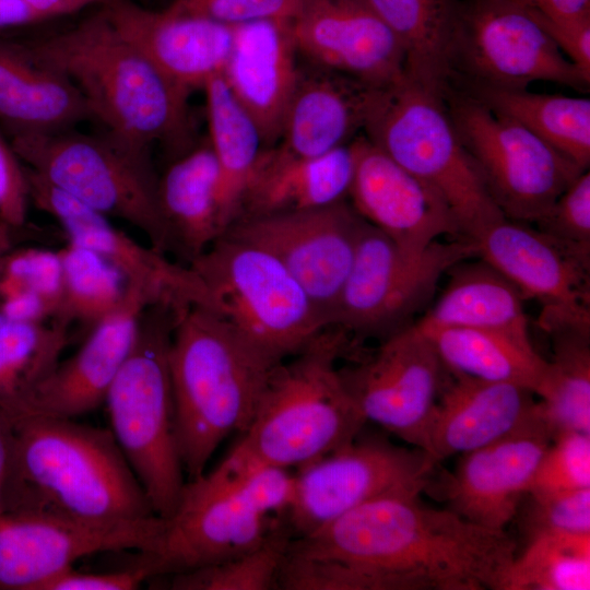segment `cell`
<instances>
[{
  "label": "cell",
  "instance_id": "6da1fadb",
  "mask_svg": "<svg viewBox=\"0 0 590 590\" xmlns=\"http://www.w3.org/2000/svg\"><path fill=\"white\" fill-rule=\"evenodd\" d=\"M421 493L368 502L292 538L278 578L284 590H505L516 543Z\"/></svg>",
  "mask_w": 590,
  "mask_h": 590
},
{
  "label": "cell",
  "instance_id": "7a4b0ae2",
  "mask_svg": "<svg viewBox=\"0 0 590 590\" xmlns=\"http://www.w3.org/2000/svg\"><path fill=\"white\" fill-rule=\"evenodd\" d=\"M13 424L14 455L0 512L96 523L155 515L110 429L45 415L22 416Z\"/></svg>",
  "mask_w": 590,
  "mask_h": 590
},
{
  "label": "cell",
  "instance_id": "3957f363",
  "mask_svg": "<svg viewBox=\"0 0 590 590\" xmlns=\"http://www.w3.org/2000/svg\"><path fill=\"white\" fill-rule=\"evenodd\" d=\"M24 44L75 85L106 132L148 152L155 143L176 156L189 149L190 92L123 38L101 9L72 27Z\"/></svg>",
  "mask_w": 590,
  "mask_h": 590
},
{
  "label": "cell",
  "instance_id": "277c9868",
  "mask_svg": "<svg viewBox=\"0 0 590 590\" xmlns=\"http://www.w3.org/2000/svg\"><path fill=\"white\" fill-rule=\"evenodd\" d=\"M280 362L211 309L192 306L177 317L168 365L176 444L189 480L204 473L226 437L248 428Z\"/></svg>",
  "mask_w": 590,
  "mask_h": 590
},
{
  "label": "cell",
  "instance_id": "5b68a950",
  "mask_svg": "<svg viewBox=\"0 0 590 590\" xmlns=\"http://www.w3.org/2000/svg\"><path fill=\"white\" fill-rule=\"evenodd\" d=\"M353 344L328 327L272 370L256 414L224 459L239 468L300 469L344 447L367 423L346 391L339 361Z\"/></svg>",
  "mask_w": 590,
  "mask_h": 590
},
{
  "label": "cell",
  "instance_id": "8992f818",
  "mask_svg": "<svg viewBox=\"0 0 590 590\" xmlns=\"http://www.w3.org/2000/svg\"><path fill=\"white\" fill-rule=\"evenodd\" d=\"M294 474L278 468H239L223 460L186 482L175 511L163 518L156 546L139 553L149 579L206 567L245 554L284 522Z\"/></svg>",
  "mask_w": 590,
  "mask_h": 590
},
{
  "label": "cell",
  "instance_id": "52a82bcc",
  "mask_svg": "<svg viewBox=\"0 0 590 590\" xmlns=\"http://www.w3.org/2000/svg\"><path fill=\"white\" fill-rule=\"evenodd\" d=\"M363 130L373 144L444 200L463 239L473 241L505 219L462 145L442 95L405 76L375 87Z\"/></svg>",
  "mask_w": 590,
  "mask_h": 590
},
{
  "label": "cell",
  "instance_id": "ba28073f",
  "mask_svg": "<svg viewBox=\"0 0 590 590\" xmlns=\"http://www.w3.org/2000/svg\"><path fill=\"white\" fill-rule=\"evenodd\" d=\"M178 316L174 308L160 304L143 311L134 346L104 401L110 430L154 514L162 518L175 511L186 484L168 365Z\"/></svg>",
  "mask_w": 590,
  "mask_h": 590
},
{
  "label": "cell",
  "instance_id": "9c48e42d",
  "mask_svg": "<svg viewBox=\"0 0 590 590\" xmlns=\"http://www.w3.org/2000/svg\"><path fill=\"white\" fill-rule=\"evenodd\" d=\"M9 137L30 170L97 212L137 227L156 250L176 252L150 152L106 131L87 134L72 128Z\"/></svg>",
  "mask_w": 590,
  "mask_h": 590
},
{
  "label": "cell",
  "instance_id": "30bf717a",
  "mask_svg": "<svg viewBox=\"0 0 590 590\" xmlns=\"http://www.w3.org/2000/svg\"><path fill=\"white\" fill-rule=\"evenodd\" d=\"M189 266L209 292L211 310L276 361L329 327L292 273L260 246L222 235Z\"/></svg>",
  "mask_w": 590,
  "mask_h": 590
},
{
  "label": "cell",
  "instance_id": "8fae6325",
  "mask_svg": "<svg viewBox=\"0 0 590 590\" xmlns=\"http://www.w3.org/2000/svg\"><path fill=\"white\" fill-rule=\"evenodd\" d=\"M473 257L474 244L461 238L437 240L420 253H406L365 222L331 327L343 330L354 346L366 338L384 340L411 324L440 278Z\"/></svg>",
  "mask_w": 590,
  "mask_h": 590
},
{
  "label": "cell",
  "instance_id": "7c38bea8",
  "mask_svg": "<svg viewBox=\"0 0 590 590\" xmlns=\"http://www.w3.org/2000/svg\"><path fill=\"white\" fill-rule=\"evenodd\" d=\"M447 109L488 193L508 220L535 223L585 170L517 121L450 88Z\"/></svg>",
  "mask_w": 590,
  "mask_h": 590
},
{
  "label": "cell",
  "instance_id": "4fadbf2b",
  "mask_svg": "<svg viewBox=\"0 0 590 590\" xmlns=\"http://www.w3.org/2000/svg\"><path fill=\"white\" fill-rule=\"evenodd\" d=\"M450 88L522 90L535 81L589 91L587 78L514 0H461Z\"/></svg>",
  "mask_w": 590,
  "mask_h": 590
},
{
  "label": "cell",
  "instance_id": "5bb4252c",
  "mask_svg": "<svg viewBox=\"0 0 590 590\" xmlns=\"http://www.w3.org/2000/svg\"><path fill=\"white\" fill-rule=\"evenodd\" d=\"M435 467L420 448L362 430L344 447L297 469L285 522L293 538L304 536L368 502L422 493Z\"/></svg>",
  "mask_w": 590,
  "mask_h": 590
},
{
  "label": "cell",
  "instance_id": "9a60e30c",
  "mask_svg": "<svg viewBox=\"0 0 590 590\" xmlns=\"http://www.w3.org/2000/svg\"><path fill=\"white\" fill-rule=\"evenodd\" d=\"M349 356L339 373L366 422L423 450L446 374L428 337L411 323L374 351Z\"/></svg>",
  "mask_w": 590,
  "mask_h": 590
},
{
  "label": "cell",
  "instance_id": "2e32d148",
  "mask_svg": "<svg viewBox=\"0 0 590 590\" xmlns=\"http://www.w3.org/2000/svg\"><path fill=\"white\" fill-rule=\"evenodd\" d=\"M365 222L346 200L316 210L240 217L223 235L275 256L331 327Z\"/></svg>",
  "mask_w": 590,
  "mask_h": 590
},
{
  "label": "cell",
  "instance_id": "e0dca14e",
  "mask_svg": "<svg viewBox=\"0 0 590 590\" xmlns=\"http://www.w3.org/2000/svg\"><path fill=\"white\" fill-rule=\"evenodd\" d=\"M156 515L96 523L33 512H0V590H40L87 555L134 550L150 553L161 534Z\"/></svg>",
  "mask_w": 590,
  "mask_h": 590
},
{
  "label": "cell",
  "instance_id": "ac0fdd59",
  "mask_svg": "<svg viewBox=\"0 0 590 590\" xmlns=\"http://www.w3.org/2000/svg\"><path fill=\"white\" fill-rule=\"evenodd\" d=\"M472 243L477 258L510 281L524 299L540 303L539 323L544 331L590 332V260L528 223L506 217Z\"/></svg>",
  "mask_w": 590,
  "mask_h": 590
},
{
  "label": "cell",
  "instance_id": "d6986e66",
  "mask_svg": "<svg viewBox=\"0 0 590 590\" xmlns=\"http://www.w3.org/2000/svg\"><path fill=\"white\" fill-rule=\"evenodd\" d=\"M26 169L30 201L59 223L69 241L97 252L115 266L129 286L149 298L151 306L166 305L178 312L192 306L211 308L209 292L189 264L174 262L151 245L138 243L113 225L108 216Z\"/></svg>",
  "mask_w": 590,
  "mask_h": 590
},
{
  "label": "cell",
  "instance_id": "ffe728a7",
  "mask_svg": "<svg viewBox=\"0 0 590 590\" xmlns=\"http://www.w3.org/2000/svg\"><path fill=\"white\" fill-rule=\"evenodd\" d=\"M553 439L536 406L517 429L461 455L455 470L439 480L440 499L446 508L473 523L505 530L515 519Z\"/></svg>",
  "mask_w": 590,
  "mask_h": 590
},
{
  "label": "cell",
  "instance_id": "44dd1931",
  "mask_svg": "<svg viewBox=\"0 0 590 590\" xmlns=\"http://www.w3.org/2000/svg\"><path fill=\"white\" fill-rule=\"evenodd\" d=\"M293 33L298 54L315 67L370 87L405 76L401 43L365 0H306Z\"/></svg>",
  "mask_w": 590,
  "mask_h": 590
},
{
  "label": "cell",
  "instance_id": "7402d4cb",
  "mask_svg": "<svg viewBox=\"0 0 590 590\" xmlns=\"http://www.w3.org/2000/svg\"><path fill=\"white\" fill-rule=\"evenodd\" d=\"M353 209L406 253H420L442 236L462 238L444 200L365 135L352 140ZM463 239V238H462Z\"/></svg>",
  "mask_w": 590,
  "mask_h": 590
},
{
  "label": "cell",
  "instance_id": "603a6c76",
  "mask_svg": "<svg viewBox=\"0 0 590 590\" xmlns=\"http://www.w3.org/2000/svg\"><path fill=\"white\" fill-rule=\"evenodd\" d=\"M101 10L116 31L188 92L222 73L234 40V25L193 14L173 3L162 11L132 0H108Z\"/></svg>",
  "mask_w": 590,
  "mask_h": 590
},
{
  "label": "cell",
  "instance_id": "cb8c5ba5",
  "mask_svg": "<svg viewBox=\"0 0 590 590\" xmlns=\"http://www.w3.org/2000/svg\"><path fill=\"white\" fill-rule=\"evenodd\" d=\"M149 306L148 297L128 285L122 304L91 328L73 356L59 362L38 382L22 416L74 418L103 404L134 346Z\"/></svg>",
  "mask_w": 590,
  "mask_h": 590
},
{
  "label": "cell",
  "instance_id": "d4e9b609",
  "mask_svg": "<svg viewBox=\"0 0 590 590\" xmlns=\"http://www.w3.org/2000/svg\"><path fill=\"white\" fill-rule=\"evenodd\" d=\"M298 55L293 20L234 25V40L222 75L258 125L267 150L280 139L299 75Z\"/></svg>",
  "mask_w": 590,
  "mask_h": 590
},
{
  "label": "cell",
  "instance_id": "484cf974",
  "mask_svg": "<svg viewBox=\"0 0 590 590\" xmlns=\"http://www.w3.org/2000/svg\"><path fill=\"white\" fill-rule=\"evenodd\" d=\"M534 396L518 385L480 380L446 369L423 451L437 465L451 456L484 447L535 413Z\"/></svg>",
  "mask_w": 590,
  "mask_h": 590
},
{
  "label": "cell",
  "instance_id": "4316f807",
  "mask_svg": "<svg viewBox=\"0 0 590 590\" xmlns=\"http://www.w3.org/2000/svg\"><path fill=\"white\" fill-rule=\"evenodd\" d=\"M300 67L280 139L266 150L273 160L321 156L347 144L363 129L375 87L310 64Z\"/></svg>",
  "mask_w": 590,
  "mask_h": 590
},
{
  "label": "cell",
  "instance_id": "83f0119b",
  "mask_svg": "<svg viewBox=\"0 0 590 590\" xmlns=\"http://www.w3.org/2000/svg\"><path fill=\"white\" fill-rule=\"evenodd\" d=\"M92 119L75 85L24 42L0 36V125L8 135L72 129Z\"/></svg>",
  "mask_w": 590,
  "mask_h": 590
},
{
  "label": "cell",
  "instance_id": "f1b7e54d",
  "mask_svg": "<svg viewBox=\"0 0 590 590\" xmlns=\"http://www.w3.org/2000/svg\"><path fill=\"white\" fill-rule=\"evenodd\" d=\"M354 163L352 141L312 158L273 160L264 151L237 220L316 210L346 201Z\"/></svg>",
  "mask_w": 590,
  "mask_h": 590
},
{
  "label": "cell",
  "instance_id": "f546056e",
  "mask_svg": "<svg viewBox=\"0 0 590 590\" xmlns=\"http://www.w3.org/2000/svg\"><path fill=\"white\" fill-rule=\"evenodd\" d=\"M463 261L448 271L450 279L446 288L415 324L422 330L471 328L493 331L532 344L524 297L518 288L482 259Z\"/></svg>",
  "mask_w": 590,
  "mask_h": 590
},
{
  "label": "cell",
  "instance_id": "4dcf8cb0",
  "mask_svg": "<svg viewBox=\"0 0 590 590\" xmlns=\"http://www.w3.org/2000/svg\"><path fill=\"white\" fill-rule=\"evenodd\" d=\"M220 169L209 141L175 156L158 178V201L175 251L190 262L224 234Z\"/></svg>",
  "mask_w": 590,
  "mask_h": 590
},
{
  "label": "cell",
  "instance_id": "1f68e13d",
  "mask_svg": "<svg viewBox=\"0 0 590 590\" xmlns=\"http://www.w3.org/2000/svg\"><path fill=\"white\" fill-rule=\"evenodd\" d=\"M401 43L405 78L437 94L450 88L461 0H365Z\"/></svg>",
  "mask_w": 590,
  "mask_h": 590
},
{
  "label": "cell",
  "instance_id": "d6a6232c",
  "mask_svg": "<svg viewBox=\"0 0 590 590\" xmlns=\"http://www.w3.org/2000/svg\"><path fill=\"white\" fill-rule=\"evenodd\" d=\"M209 144L220 169L219 203L226 229L240 214L243 200L264 153L260 129L232 93L222 73L203 85Z\"/></svg>",
  "mask_w": 590,
  "mask_h": 590
},
{
  "label": "cell",
  "instance_id": "836d02e7",
  "mask_svg": "<svg viewBox=\"0 0 590 590\" xmlns=\"http://www.w3.org/2000/svg\"><path fill=\"white\" fill-rule=\"evenodd\" d=\"M422 331L433 343L445 368L451 373L518 385L535 396L545 381L548 362L536 353L532 344L503 333L471 328Z\"/></svg>",
  "mask_w": 590,
  "mask_h": 590
},
{
  "label": "cell",
  "instance_id": "e575fe53",
  "mask_svg": "<svg viewBox=\"0 0 590 590\" xmlns=\"http://www.w3.org/2000/svg\"><path fill=\"white\" fill-rule=\"evenodd\" d=\"M506 116L545 141L582 169L590 164V99L528 88H452Z\"/></svg>",
  "mask_w": 590,
  "mask_h": 590
},
{
  "label": "cell",
  "instance_id": "d590c367",
  "mask_svg": "<svg viewBox=\"0 0 590 590\" xmlns=\"http://www.w3.org/2000/svg\"><path fill=\"white\" fill-rule=\"evenodd\" d=\"M69 327L52 321L23 322L0 311V409L22 416L38 382L59 363Z\"/></svg>",
  "mask_w": 590,
  "mask_h": 590
},
{
  "label": "cell",
  "instance_id": "8d00e7d4",
  "mask_svg": "<svg viewBox=\"0 0 590 590\" xmlns=\"http://www.w3.org/2000/svg\"><path fill=\"white\" fill-rule=\"evenodd\" d=\"M553 358L536 394L541 416L553 438L564 433L590 434V332L564 329L548 333Z\"/></svg>",
  "mask_w": 590,
  "mask_h": 590
},
{
  "label": "cell",
  "instance_id": "74e56055",
  "mask_svg": "<svg viewBox=\"0 0 590 590\" xmlns=\"http://www.w3.org/2000/svg\"><path fill=\"white\" fill-rule=\"evenodd\" d=\"M62 263V300L54 321L92 328L125 300L123 274L97 252L69 241L58 250Z\"/></svg>",
  "mask_w": 590,
  "mask_h": 590
},
{
  "label": "cell",
  "instance_id": "f35d334b",
  "mask_svg": "<svg viewBox=\"0 0 590 590\" xmlns=\"http://www.w3.org/2000/svg\"><path fill=\"white\" fill-rule=\"evenodd\" d=\"M590 533L546 534L516 555L505 590H589Z\"/></svg>",
  "mask_w": 590,
  "mask_h": 590
},
{
  "label": "cell",
  "instance_id": "ab89813d",
  "mask_svg": "<svg viewBox=\"0 0 590 590\" xmlns=\"http://www.w3.org/2000/svg\"><path fill=\"white\" fill-rule=\"evenodd\" d=\"M284 520L256 548L224 562L167 577L174 590H272L292 540Z\"/></svg>",
  "mask_w": 590,
  "mask_h": 590
},
{
  "label": "cell",
  "instance_id": "60d3db41",
  "mask_svg": "<svg viewBox=\"0 0 590 590\" xmlns=\"http://www.w3.org/2000/svg\"><path fill=\"white\" fill-rule=\"evenodd\" d=\"M517 516L527 542L546 534L590 533V487L559 492L530 489Z\"/></svg>",
  "mask_w": 590,
  "mask_h": 590
},
{
  "label": "cell",
  "instance_id": "b9f144b4",
  "mask_svg": "<svg viewBox=\"0 0 590 590\" xmlns=\"http://www.w3.org/2000/svg\"><path fill=\"white\" fill-rule=\"evenodd\" d=\"M62 263L59 251L28 248L5 256L0 271V297L28 291L38 295L55 320L62 300Z\"/></svg>",
  "mask_w": 590,
  "mask_h": 590
},
{
  "label": "cell",
  "instance_id": "7bdbcfd3",
  "mask_svg": "<svg viewBox=\"0 0 590 590\" xmlns=\"http://www.w3.org/2000/svg\"><path fill=\"white\" fill-rule=\"evenodd\" d=\"M536 229L590 260V173L582 172L535 222Z\"/></svg>",
  "mask_w": 590,
  "mask_h": 590
},
{
  "label": "cell",
  "instance_id": "ee69618b",
  "mask_svg": "<svg viewBox=\"0 0 590 590\" xmlns=\"http://www.w3.org/2000/svg\"><path fill=\"white\" fill-rule=\"evenodd\" d=\"M589 487L590 434L556 436L538 465L530 489L559 492Z\"/></svg>",
  "mask_w": 590,
  "mask_h": 590
},
{
  "label": "cell",
  "instance_id": "f6af8a7d",
  "mask_svg": "<svg viewBox=\"0 0 590 590\" xmlns=\"http://www.w3.org/2000/svg\"><path fill=\"white\" fill-rule=\"evenodd\" d=\"M305 2L306 0H176L174 3L187 12L227 25H239L261 20H294Z\"/></svg>",
  "mask_w": 590,
  "mask_h": 590
},
{
  "label": "cell",
  "instance_id": "bcb514c9",
  "mask_svg": "<svg viewBox=\"0 0 590 590\" xmlns=\"http://www.w3.org/2000/svg\"><path fill=\"white\" fill-rule=\"evenodd\" d=\"M30 202L26 167L0 125V222L13 231L25 224Z\"/></svg>",
  "mask_w": 590,
  "mask_h": 590
},
{
  "label": "cell",
  "instance_id": "7dc6e473",
  "mask_svg": "<svg viewBox=\"0 0 590 590\" xmlns=\"http://www.w3.org/2000/svg\"><path fill=\"white\" fill-rule=\"evenodd\" d=\"M148 579L146 571L138 564L108 573H81L72 567L45 582L40 590H132Z\"/></svg>",
  "mask_w": 590,
  "mask_h": 590
},
{
  "label": "cell",
  "instance_id": "c3c4849f",
  "mask_svg": "<svg viewBox=\"0 0 590 590\" xmlns=\"http://www.w3.org/2000/svg\"><path fill=\"white\" fill-rule=\"evenodd\" d=\"M536 21L563 54L590 79V17L564 22Z\"/></svg>",
  "mask_w": 590,
  "mask_h": 590
},
{
  "label": "cell",
  "instance_id": "681fc988",
  "mask_svg": "<svg viewBox=\"0 0 590 590\" xmlns=\"http://www.w3.org/2000/svg\"><path fill=\"white\" fill-rule=\"evenodd\" d=\"M534 19L555 22L590 17V0H514Z\"/></svg>",
  "mask_w": 590,
  "mask_h": 590
},
{
  "label": "cell",
  "instance_id": "f907efd6",
  "mask_svg": "<svg viewBox=\"0 0 590 590\" xmlns=\"http://www.w3.org/2000/svg\"><path fill=\"white\" fill-rule=\"evenodd\" d=\"M47 21L24 0H0V31Z\"/></svg>",
  "mask_w": 590,
  "mask_h": 590
},
{
  "label": "cell",
  "instance_id": "816d5d0a",
  "mask_svg": "<svg viewBox=\"0 0 590 590\" xmlns=\"http://www.w3.org/2000/svg\"><path fill=\"white\" fill-rule=\"evenodd\" d=\"M14 446L15 429L13 421L0 409V492L11 471Z\"/></svg>",
  "mask_w": 590,
  "mask_h": 590
},
{
  "label": "cell",
  "instance_id": "f5cc1de1",
  "mask_svg": "<svg viewBox=\"0 0 590 590\" xmlns=\"http://www.w3.org/2000/svg\"><path fill=\"white\" fill-rule=\"evenodd\" d=\"M47 21L98 3L96 0H24ZM99 4V3H98Z\"/></svg>",
  "mask_w": 590,
  "mask_h": 590
},
{
  "label": "cell",
  "instance_id": "db71d44e",
  "mask_svg": "<svg viewBox=\"0 0 590 590\" xmlns=\"http://www.w3.org/2000/svg\"><path fill=\"white\" fill-rule=\"evenodd\" d=\"M13 229L7 224L0 222V252H7L12 249Z\"/></svg>",
  "mask_w": 590,
  "mask_h": 590
},
{
  "label": "cell",
  "instance_id": "11a10c76",
  "mask_svg": "<svg viewBox=\"0 0 590 590\" xmlns=\"http://www.w3.org/2000/svg\"><path fill=\"white\" fill-rule=\"evenodd\" d=\"M10 251V250H9ZM0 252V271L2 269V266H3V262H4V259H5V256L8 255V252Z\"/></svg>",
  "mask_w": 590,
  "mask_h": 590
},
{
  "label": "cell",
  "instance_id": "9f6ffc18",
  "mask_svg": "<svg viewBox=\"0 0 590 590\" xmlns=\"http://www.w3.org/2000/svg\"><path fill=\"white\" fill-rule=\"evenodd\" d=\"M99 4L108 0H96Z\"/></svg>",
  "mask_w": 590,
  "mask_h": 590
}]
</instances>
